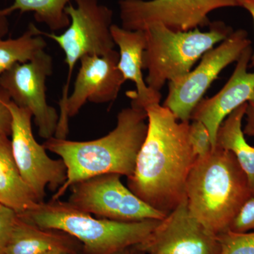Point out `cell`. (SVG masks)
I'll return each instance as SVG.
<instances>
[{
	"label": "cell",
	"mask_w": 254,
	"mask_h": 254,
	"mask_svg": "<svg viewBox=\"0 0 254 254\" xmlns=\"http://www.w3.org/2000/svg\"><path fill=\"white\" fill-rule=\"evenodd\" d=\"M148 131L127 187L152 208L168 215L186 198L187 179L195 158L190 121L181 122L160 104L145 108Z\"/></svg>",
	"instance_id": "1"
},
{
	"label": "cell",
	"mask_w": 254,
	"mask_h": 254,
	"mask_svg": "<svg viewBox=\"0 0 254 254\" xmlns=\"http://www.w3.org/2000/svg\"><path fill=\"white\" fill-rule=\"evenodd\" d=\"M147 131L146 111L131 102L119 113L116 127L105 136L87 141L55 136L47 139L43 146L60 156L67 170L66 182L52 199H60L73 185L91 177L105 174L131 176Z\"/></svg>",
	"instance_id": "2"
},
{
	"label": "cell",
	"mask_w": 254,
	"mask_h": 254,
	"mask_svg": "<svg viewBox=\"0 0 254 254\" xmlns=\"http://www.w3.org/2000/svg\"><path fill=\"white\" fill-rule=\"evenodd\" d=\"M252 195L247 177L230 151L215 147L195 159L186 185L190 214L210 232H226Z\"/></svg>",
	"instance_id": "3"
},
{
	"label": "cell",
	"mask_w": 254,
	"mask_h": 254,
	"mask_svg": "<svg viewBox=\"0 0 254 254\" xmlns=\"http://www.w3.org/2000/svg\"><path fill=\"white\" fill-rule=\"evenodd\" d=\"M18 216L42 228L75 237L83 243L87 254H113L139 245L161 220L124 222L96 219L60 199L39 203Z\"/></svg>",
	"instance_id": "4"
},
{
	"label": "cell",
	"mask_w": 254,
	"mask_h": 254,
	"mask_svg": "<svg viewBox=\"0 0 254 254\" xmlns=\"http://www.w3.org/2000/svg\"><path fill=\"white\" fill-rule=\"evenodd\" d=\"M233 31L221 21L210 22L208 31L199 28L175 31L160 23L150 25L143 31L146 46L143 67L148 71L145 83L153 91L160 92L167 82L190 72L206 52Z\"/></svg>",
	"instance_id": "5"
},
{
	"label": "cell",
	"mask_w": 254,
	"mask_h": 254,
	"mask_svg": "<svg viewBox=\"0 0 254 254\" xmlns=\"http://www.w3.org/2000/svg\"><path fill=\"white\" fill-rule=\"evenodd\" d=\"M76 5L69 4L65 11L70 23L62 34L46 33V36L58 43L65 55L68 66V77L60 103L67 99L71 76L76 63L86 55H105L115 50L111 27L113 11L98 0H75Z\"/></svg>",
	"instance_id": "6"
},
{
	"label": "cell",
	"mask_w": 254,
	"mask_h": 254,
	"mask_svg": "<svg viewBox=\"0 0 254 254\" xmlns=\"http://www.w3.org/2000/svg\"><path fill=\"white\" fill-rule=\"evenodd\" d=\"M250 46L252 41L245 30L232 31L226 39L202 56L196 67L185 76L169 82L163 106L180 121H190L195 106L222 70L237 62Z\"/></svg>",
	"instance_id": "7"
},
{
	"label": "cell",
	"mask_w": 254,
	"mask_h": 254,
	"mask_svg": "<svg viewBox=\"0 0 254 254\" xmlns=\"http://www.w3.org/2000/svg\"><path fill=\"white\" fill-rule=\"evenodd\" d=\"M117 174H105L74 184L68 202L74 208L115 221L163 220L166 214L140 199Z\"/></svg>",
	"instance_id": "8"
},
{
	"label": "cell",
	"mask_w": 254,
	"mask_h": 254,
	"mask_svg": "<svg viewBox=\"0 0 254 254\" xmlns=\"http://www.w3.org/2000/svg\"><path fill=\"white\" fill-rule=\"evenodd\" d=\"M12 116L11 144L13 155L23 181L33 190L40 203L44 202L46 189L56 192L67 178L62 159L50 158L43 145L36 141L32 130L31 112L10 100Z\"/></svg>",
	"instance_id": "9"
},
{
	"label": "cell",
	"mask_w": 254,
	"mask_h": 254,
	"mask_svg": "<svg viewBox=\"0 0 254 254\" xmlns=\"http://www.w3.org/2000/svg\"><path fill=\"white\" fill-rule=\"evenodd\" d=\"M237 6V0H120L122 27L144 31L160 23L175 31L209 26L208 15L221 8Z\"/></svg>",
	"instance_id": "10"
},
{
	"label": "cell",
	"mask_w": 254,
	"mask_h": 254,
	"mask_svg": "<svg viewBox=\"0 0 254 254\" xmlns=\"http://www.w3.org/2000/svg\"><path fill=\"white\" fill-rule=\"evenodd\" d=\"M52 57L43 50L28 63L16 64L0 76V88L11 101L31 112L41 138L55 136L60 115L48 105L46 81L53 73Z\"/></svg>",
	"instance_id": "11"
},
{
	"label": "cell",
	"mask_w": 254,
	"mask_h": 254,
	"mask_svg": "<svg viewBox=\"0 0 254 254\" xmlns=\"http://www.w3.org/2000/svg\"><path fill=\"white\" fill-rule=\"evenodd\" d=\"M119 60L120 54L115 50L102 56L86 55L80 60L72 93L59 103V122L55 137L66 138L68 120L77 115L87 102L103 104L117 99L126 81L118 68Z\"/></svg>",
	"instance_id": "12"
},
{
	"label": "cell",
	"mask_w": 254,
	"mask_h": 254,
	"mask_svg": "<svg viewBox=\"0 0 254 254\" xmlns=\"http://www.w3.org/2000/svg\"><path fill=\"white\" fill-rule=\"evenodd\" d=\"M133 248L144 254H220L218 235L190 214L187 198Z\"/></svg>",
	"instance_id": "13"
},
{
	"label": "cell",
	"mask_w": 254,
	"mask_h": 254,
	"mask_svg": "<svg viewBox=\"0 0 254 254\" xmlns=\"http://www.w3.org/2000/svg\"><path fill=\"white\" fill-rule=\"evenodd\" d=\"M253 49L248 47L236 62L233 73L223 88L211 98H203L195 106L190 120L204 124L210 132L213 150L220 125L241 105L254 96V72L248 71Z\"/></svg>",
	"instance_id": "14"
},
{
	"label": "cell",
	"mask_w": 254,
	"mask_h": 254,
	"mask_svg": "<svg viewBox=\"0 0 254 254\" xmlns=\"http://www.w3.org/2000/svg\"><path fill=\"white\" fill-rule=\"evenodd\" d=\"M111 33L114 42L120 50L118 68L125 81L129 80L136 86V90L128 91L127 96L132 103L143 109L149 105L160 104L161 93L150 88L143 78V58L146 46L145 32L130 31L113 24Z\"/></svg>",
	"instance_id": "15"
},
{
	"label": "cell",
	"mask_w": 254,
	"mask_h": 254,
	"mask_svg": "<svg viewBox=\"0 0 254 254\" xmlns=\"http://www.w3.org/2000/svg\"><path fill=\"white\" fill-rule=\"evenodd\" d=\"M0 203L17 215L39 204L36 195L23 181L15 162L8 136L0 134Z\"/></svg>",
	"instance_id": "16"
},
{
	"label": "cell",
	"mask_w": 254,
	"mask_h": 254,
	"mask_svg": "<svg viewBox=\"0 0 254 254\" xmlns=\"http://www.w3.org/2000/svg\"><path fill=\"white\" fill-rule=\"evenodd\" d=\"M247 108V103L241 105L224 120L217 133L215 147L234 155L247 177L254 197V146L246 140L242 125Z\"/></svg>",
	"instance_id": "17"
},
{
	"label": "cell",
	"mask_w": 254,
	"mask_h": 254,
	"mask_svg": "<svg viewBox=\"0 0 254 254\" xmlns=\"http://www.w3.org/2000/svg\"><path fill=\"white\" fill-rule=\"evenodd\" d=\"M51 231L17 216L5 252L6 254H43L55 249L68 247L64 237Z\"/></svg>",
	"instance_id": "18"
},
{
	"label": "cell",
	"mask_w": 254,
	"mask_h": 254,
	"mask_svg": "<svg viewBox=\"0 0 254 254\" xmlns=\"http://www.w3.org/2000/svg\"><path fill=\"white\" fill-rule=\"evenodd\" d=\"M47 43L33 23L14 39H0V76L16 64L28 63L45 50Z\"/></svg>",
	"instance_id": "19"
},
{
	"label": "cell",
	"mask_w": 254,
	"mask_h": 254,
	"mask_svg": "<svg viewBox=\"0 0 254 254\" xmlns=\"http://www.w3.org/2000/svg\"><path fill=\"white\" fill-rule=\"evenodd\" d=\"M71 1L75 0H14V3L2 11L6 16L15 11L34 13L38 23H44L51 31H58L69 25V17L65 9Z\"/></svg>",
	"instance_id": "20"
},
{
	"label": "cell",
	"mask_w": 254,
	"mask_h": 254,
	"mask_svg": "<svg viewBox=\"0 0 254 254\" xmlns=\"http://www.w3.org/2000/svg\"><path fill=\"white\" fill-rule=\"evenodd\" d=\"M220 254H254V231L235 232L228 230L218 235Z\"/></svg>",
	"instance_id": "21"
},
{
	"label": "cell",
	"mask_w": 254,
	"mask_h": 254,
	"mask_svg": "<svg viewBox=\"0 0 254 254\" xmlns=\"http://www.w3.org/2000/svg\"><path fill=\"white\" fill-rule=\"evenodd\" d=\"M189 139L195 159L203 158L213 150L208 128L198 120H193L189 128Z\"/></svg>",
	"instance_id": "22"
},
{
	"label": "cell",
	"mask_w": 254,
	"mask_h": 254,
	"mask_svg": "<svg viewBox=\"0 0 254 254\" xmlns=\"http://www.w3.org/2000/svg\"><path fill=\"white\" fill-rule=\"evenodd\" d=\"M229 230L235 232L254 231V197L244 204Z\"/></svg>",
	"instance_id": "23"
},
{
	"label": "cell",
	"mask_w": 254,
	"mask_h": 254,
	"mask_svg": "<svg viewBox=\"0 0 254 254\" xmlns=\"http://www.w3.org/2000/svg\"><path fill=\"white\" fill-rule=\"evenodd\" d=\"M17 216L12 209L0 203V254H6V245Z\"/></svg>",
	"instance_id": "24"
},
{
	"label": "cell",
	"mask_w": 254,
	"mask_h": 254,
	"mask_svg": "<svg viewBox=\"0 0 254 254\" xmlns=\"http://www.w3.org/2000/svg\"><path fill=\"white\" fill-rule=\"evenodd\" d=\"M10 98L7 93L0 88V134L11 135L12 116L9 108Z\"/></svg>",
	"instance_id": "25"
},
{
	"label": "cell",
	"mask_w": 254,
	"mask_h": 254,
	"mask_svg": "<svg viewBox=\"0 0 254 254\" xmlns=\"http://www.w3.org/2000/svg\"><path fill=\"white\" fill-rule=\"evenodd\" d=\"M246 125L243 131L245 135L254 137V96L247 103L245 117Z\"/></svg>",
	"instance_id": "26"
},
{
	"label": "cell",
	"mask_w": 254,
	"mask_h": 254,
	"mask_svg": "<svg viewBox=\"0 0 254 254\" xmlns=\"http://www.w3.org/2000/svg\"><path fill=\"white\" fill-rule=\"evenodd\" d=\"M237 6L243 8L250 13L253 19L254 26V0H237ZM250 66L254 67V49L251 58Z\"/></svg>",
	"instance_id": "27"
},
{
	"label": "cell",
	"mask_w": 254,
	"mask_h": 254,
	"mask_svg": "<svg viewBox=\"0 0 254 254\" xmlns=\"http://www.w3.org/2000/svg\"><path fill=\"white\" fill-rule=\"evenodd\" d=\"M6 30H7L6 16L3 13L2 9H0V37L5 34Z\"/></svg>",
	"instance_id": "28"
},
{
	"label": "cell",
	"mask_w": 254,
	"mask_h": 254,
	"mask_svg": "<svg viewBox=\"0 0 254 254\" xmlns=\"http://www.w3.org/2000/svg\"><path fill=\"white\" fill-rule=\"evenodd\" d=\"M43 254H74L69 247H61L55 250L49 251Z\"/></svg>",
	"instance_id": "29"
},
{
	"label": "cell",
	"mask_w": 254,
	"mask_h": 254,
	"mask_svg": "<svg viewBox=\"0 0 254 254\" xmlns=\"http://www.w3.org/2000/svg\"><path fill=\"white\" fill-rule=\"evenodd\" d=\"M131 248L126 249V250L121 251V252H117V253L113 254H135L133 253L132 251H131Z\"/></svg>",
	"instance_id": "30"
}]
</instances>
